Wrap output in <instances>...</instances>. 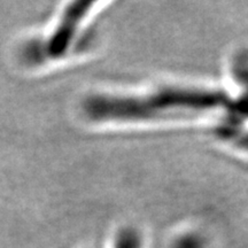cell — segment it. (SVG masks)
Masks as SVG:
<instances>
[{
	"mask_svg": "<svg viewBox=\"0 0 248 248\" xmlns=\"http://www.w3.org/2000/svg\"><path fill=\"white\" fill-rule=\"evenodd\" d=\"M226 102L218 91L188 88H164L144 95H92L84 110L94 121H146L159 117L212 110Z\"/></svg>",
	"mask_w": 248,
	"mask_h": 248,
	"instance_id": "cell-1",
	"label": "cell"
},
{
	"mask_svg": "<svg viewBox=\"0 0 248 248\" xmlns=\"http://www.w3.org/2000/svg\"><path fill=\"white\" fill-rule=\"evenodd\" d=\"M240 150L248 152V131L245 130H235V131L229 132L226 136Z\"/></svg>",
	"mask_w": 248,
	"mask_h": 248,
	"instance_id": "cell-4",
	"label": "cell"
},
{
	"mask_svg": "<svg viewBox=\"0 0 248 248\" xmlns=\"http://www.w3.org/2000/svg\"><path fill=\"white\" fill-rule=\"evenodd\" d=\"M140 235L135 229L126 228L119 232L114 248H140Z\"/></svg>",
	"mask_w": 248,
	"mask_h": 248,
	"instance_id": "cell-3",
	"label": "cell"
},
{
	"mask_svg": "<svg viewBox=\"0 0 248 248\" xmlns=\"http://www.w3.org/2000/svg\"><path fill=\"white\" fill-rule=\"evenodd\" d=\"M92 6V1L83 0L71 2L68 6L53 33L43 45V53L45 54V58L59 59L66 53L78 30L80 22L89 14Z\"/></svg>",
	"mask_w": 248,
	"mask_h": 248,
	"instance_id": "cell-2",
	"label": "cell"
}]
</instances>
